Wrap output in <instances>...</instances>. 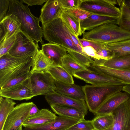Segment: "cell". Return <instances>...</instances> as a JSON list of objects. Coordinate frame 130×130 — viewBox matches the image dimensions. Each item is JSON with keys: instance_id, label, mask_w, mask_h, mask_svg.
<instances>
[{"instance_id": "cell-1", "label": "cell", "mask_w": 130, "mask_h": 130, "mask_svg": "<svg viewBox=\"0 0 130 130\" xmlns=\"http://www.w3.org/2000/svg\"><path fill=\"white\" fill-rule=\"evenodd\" d=\"M13 14L16 16L21 23V30L36 43L44 44L42 27L40 26L39 18L31 13L27 5L20 1L9 0V10L7 15Z\"/></svg>"}, {"instance_id": "cell-2", "label": "cell", "mask_w": 130, "mask_h": 130, "mask_svg": "<svg viewBox=\"0 0 130 130\" xmlns=\"http://www.w3.org/2000/svg\"><path fill=\"white\" fill-rule=\"evenodd\" d=\"M33 56L17 57L8 53L0 57V89L18 76L30 71Z\"/></svg>"}, {"instance_id": "cell-3", "label": "cell", "mask_w": 130, "mask_h": 130, "mask_svg": "<svg viewBox=\"0 0 130 130\" xmlns=\"http://www.w3.org/2000/svg\"><path fill=\"white\" fill-rule=\"evenodd\" d=\"M82 38L108 44L130 39V31L117 25L106 23L85 31Z\"/></svg>"}, {"instance_id": "cell-4", "label": "cell", "mask_w": 130, "mask_h": 130, "mask_svg": "<svg viewBox=\"0 0 130 130\" xmlns=\"http://www.w3.org/2000/svg\"><path fill=\"white\" fill-rule=\"evenodd\" d=\"M42 27L44 39L49 43L57 44L66 49H70L85 55L80 51L73 41L60 17L42 24Z\"/></svg>"}, {"instance_id": "cell-5", "label": "cell", "mask_w": 130, "mask_h": 130, "mask_svg": "<svg viewBox=\"0 0 130 130\" xmlns=\"http://www.w3.org/2000/svg\"><path fill=\"white\" fill-rule=\"evenodd\" d=\"M123 86L86 85L82 87L85 101L89 111L95 115L97 110L109 98L122 91Z\"/></svg>"}, {"instance_id": "cell-6", "label": "cell", "mask_w": 130, "mask_h": 130, "mask_svg": "<svg viewBox=\"0 0 130 130\" xmlns=\"http://www.w3.org/2000/svg\"><path fill=\"white\" fill-rule=\"evenodd\" d=\"M27 83L34 96L45 95L55 92V80L47 71L32 73Z\"/></svg>"}, {"instance_id": "cell-7", "label": "cell", "mask_w": 130, "mask_h": 130, "mask_svg": "<svg viewBox=\"0 0 130 130\" xmlns=\"http://www.w3.org/2000/svg\"><path fill=\"white\" fill-rule=\"evenodd\" d=\"M118 0H81L79 8L94 14L120 17V8L116 6Z\"/></svg>"}, {"instance_id": "cell-8", "label": "cell", "mask_w": 130, "mask_h": 130, "mask_svg": "<svg viewBox=\"0 0 130 130\" xmlns=\"http://www.w3.org/2000/svg\"><path fill=\"white\" fill-rule=\"evenodd\" d=\"M15 43L8 53L17 57L32 56L39 50L38 44L20 30L16 34Z\"/></svg>"}, {"instance_id": "cell-9", "label": "cell", "mask_w": 130, "mask_h": 130, "mask_svg": "<svg viewBox=\"0 0 130 130\" xmlns=\"http://www.w3.org/2000/svg\"><path fill=\"white\" fill-rule=\"evenodd\" d=\"M33 103V102H25L15 106L8 115L2 130H17L29 116Z\"/></svg>"}, {"instance_id": "cell-10", "label": "cell", "mask_w": 130, "mask_h": 130, "mask_svg": "<svg viewBox=\"0 0 130 130\" xmlns=\"http://www.w3.org/2000/svg\"><path fill=\"white\" fill-rule=\"evenodd\" d=\"M45 98L50 105H56L72 107L78 109L85 115L87 114L88 108L84 100L70 97L55 91L45 95Z\"/></svg>"}, {"instance_id": "cell-11", "label": "cell", "mask_w": 130, "mask_h": 130, "mask_svg": "<svg viewBox=\"0 0 130 130\" xmlns=\"http://www.w3.org/2000/svg\"><path fill=\"white\" fill-rule=\"evenodd\" d=\"M73 76L93 85H124L116 79L91 70L76 72Z\"/></svg>"}, {"instance_id": "cell-12", "label": "cell", "mask_w": 130, "mask_h": 130, "mask_svg": "<svg viewBox=\"0 0 130 130\" xmlns=\"http://www.w3.org/2000/svg\"><path fill=\"white\" fill-rule=\"evenodd\" d=\"M27 79L20 84L0 89V96L13 100H28L31 99L34 96L27 85Z\"/></svg>"}, {"instance_id": "cell-13", "label": "cell", "mask_w": 130, "mask_h": 130, "mask_svg": "<svg viewBox=\"0 0 130 130\" xmlns=\"http://www.w3.org/2000/svg\"><path fill=\"white\" fill-rule=\"evenodd\" d=\"M112 114L114 121L111 130H130V110L127 101L119 106Z\"/></svg>"}, {"instance_id": "cell-14", "label": "cell", "mask_w": 130, "mask_h": 130, "mask_svg": "<svg viewBox=\"0 0 130 130\" xmlns=\"http://www.w3.org/2000/svg\"><path fill=\"white\" fill-rule=\"evenodd\" d=\"M21 23L13 14L7 15L0 22V43L21 30Z\"/></svg>"}, {"instance_id": "cell-15", "label": "cell", "mask_w": 130, "mask_h": 130, "mask_svg": "<svg viewBox=\"0 0 130 130\" xmlns=\"http://www.w3.org/2000/svg\"><path fill=\"white\" fill-rule=\"evenodd\" d=\"M79 121L74 119L59 116L51 122L24 128L23 130H66Z\"/></svg>"}, {"instance_id": "cell-16", "label": "cell", "mask_w": 130, "mask_h": 130, "mask_svg": "<svg viewBox=\"0 0 130 130\" xmlns=\"http://www.w3.org/2000/svg\"><path fill=\"white\" fill-rule=\"evenodd\" d=\"M130 97L129 94L122 91L116 93L109 98L96 112L95 115L111 114L120 104Z\"/></svg>"}, {"instance_id": "cell-17", "label": "cell", "mask_w": 130, "mask_h": 130, "mask_svg": "<svg viewBox=\"0 0 130 130\" xmlns=\"http://www.w3.org/2000/svg\"><path fill=\"white\" fill-rule=\"evenodd\" d=\"M63 9L60 0H47L41 9L40 21L43 24L60 17Z\"/></svg>"}, {"instance_id": "cell-18", "label": "cell", "mask_w": 130, "mask_h": 130, "mask_svg": "<svg viewBox=\"0 0 130 130\" xmlns=\"http://www.w3.org/2000/svg\"><path fill=\"white\" fill-rule=\"evenodd\" d=\"M119 20L120 17L94 13L85 19L80 21V23L81 28L84 33L86 30L89 31L106 23H112L118 25Z\"/></svg>"}, {"instance_id": "cell-19", "label": "cell", "mask_w": 130, "mask_h": 130, "mask_svg": "<svg viewBox=\"0 0 130 130\" xmlns=\"http://www.w3.org/2000/svg\"><path fill=\"white\" fill-rule=\"evenodd\" d=\"M88 68L116 79L124 85H130V69L121 70L92 63Z\"/></svg>"}, {"instance_id": "cell-20", "label": "cell", "mask_w": 130, "mask_h": 130, "mask_svg": "<svg viewBox=\"0 0 130 130\" xmlns=\"http://www.w3.org/2000/svg\"><path fill=\"white\" fill-rule=\"evenodd\" d=\"M55 83L56 87L55 92L70 97L85 101V95L82 87L75 84L55 80Z\"/></svg>"}, {"instance_id": "cell-21", "label": "cell", "mask_w": 130, "mask_h": 130, "mask_svg": "<svg viewBox=\"0 0 130 130\" xmlns=\"http://www.w3.org/2000/svg\"><path fill=\"white\" fill-rule=\"evenodd\" d=\"M57 116L48 109H42L37 113L28 116L22 124L24 128L43 124L54 120Z\"/></svg>"}, {"instance_id": "cell-22", "label": "cell", "mask_w": 130, "mask_h": 130, "mask_svg": "<svg viewBox=\"0 0 130 130\" xmlns=\"http://www.w3.org/2000/svg\"><path fill=\"white\" fill-rule=\"evenodd\" d=\"M41 49L44 54L55 65L61 66L62 58L68 54L65 47L54 43L44 44L42 45Z\"/></svg>"}, {"instance_id": "cell-23", "label": "cell", "mask_w": 130, "mask_h": 130, "mask_svg": "<svg viewBox=\"0 0 130 130\" xmlns=\"http://www.w3.org/2000/svg\"><path fill=\"white\" fill-rule=\"evenodd\" d=\"M97 64L118 70L130 69V54L114 57Z\"/></svg>"}, {"instance_id": "cell-24", "label": "cell", "mask_w": 130, "mask_h": 130, "mask_svg": "<svg viewBox=\"0 0 130 130\" xmlns=\"http://www.w3.org/2000/svg\"><path fill=\"white\" fill-rule=\"evenodd\" d=\"M53 64V62L43 53L42 50H39L33 56L31 71L32 73L45 72Z\"/></svg>"}, {"instance_id": "cell-25", "label": "cell", "mask_w": 130, "mask_h": 130, "mask_svg": "<svg viewBox=\"0 0 130 130\" xmlns=\"http://www.w3.org/2000/svg\"><path fill=\"white\" fill-rule=\"evenodd\" d=\"M50 106L52 111L59 116L74 119L79 121L85 119L84 113L75 108L56 105Z\"/></svg>"}, {"instance_id": "cell-26", "label": "cell", "mask_w": 130, "mask_h": 130, "mask_svg": "<svg viewBox=\"0 0 130 130\" xmlns=\"http://www.w3.org/2000/svg\"><path fill=\"white\" fill-rule=\"evenodd\" d=\"M61 66L72 76H73L76 72L90 70L86 67L78 62L69 54H67L62 58Z\"/></svg>"}, {"instance_id": "cell-27", "label": "cell", "mask_w": 130, "mask_h": 130, "mask_svg": "<svg viewBox=\"0 0 130 130\" xmlns=\"http://www.w3.org/2000/svg\"><path fill=\"white\" fill-rule=\"evenodd\" d=\"M55 80L70 84H74L73 76L60 66L52 64L47 71Z\"/></svg>"}, {"instance_id": "cell-28", "label": "cell", "mask_w": 130, "mask_h": 130, "mask_svg": "<svg viewBox=\"0 0 130 130\" xmlns=\"http://www.w3.org/2000/svg\"><path fill=\"white\" fill-rule=\"evenodd\" d=\"M0 97V130H2L6 120L16 103L8 98Z\"/></svg>"}, {"instance_id": "cell-29", "label": "cell", "mask_w": 130, "mask_h": 130, "mask_svg": "<svg viewBox=\"0 0 130 130\" xmlns=\"http://www.w3.org/2000/svg\"><path fill=\"white\" fill-rule=\"evenodd\" d=\"M105 46L112 51L114 57L130 54V39L117 42L105 43Z\"/></svg>"}, {"instance_id": "cell-30", "label": "cell", "mask_w": 130, "mask_h": 130, "mask_svg": "<svg viewBox=\"0 0 130 130\" xmlns=\"http://www.w3.org/2000/svg\"><path fill=\"white\" fill-rule=\"evenodd\" d=\"M60 17L69 25L77 37H78L83 34V32L81 28L80 20L78 19L64 9L61 13Z\"/></svg>"}, {"instance_id": "cell-31", "label": "cell", "mask_w": 130, "mask_h": 130, "mask_svg": "<svg viewBox=\"0 0 130 130\" xmlns=\"http://www.w3.org/2000/svg\"><path fill=\"white\" fill-rule=\"evenodd\" d=\"M96 116L92 120L95 130H105L113 125L114 119L112 113Z\"/></svg>"}, {"instance_id": "cell-32", "label": "cell", "mask_w": 130, "mask_h": 130, "mask_svg": "<svg viewBox=\"0 0 130 130\" xmlns=\"http://www.w3.org/2000/svg\"><path fill=\"white\" fill-rule=\"evenodd\" d=\"M67 53L80 63L88 68L94 62L91 57L70 49H67Z\"/></svg>"}, {"instance_id": "cell-33", "label": "cell", "mask_w": 130, "mask_h": 130, "mask_svg": "<svg viewBox=\"0 0 130 130\" xmlns=\"http://www.w3.org/2000/svg\"><path fill=\"white\" fill-rule=\"evenodd\" d=\"M16 34L0 43V57L8 53L13 45L15 40Z\"/></svg>"}, {"instance_id": "cell-34", "label": "cell", "mask_w": 130, "mask_h": 130, "mask_svg": "<svg viewBox=\"0 0 130 130\" xmlns=\"http://www.w3.org/2000/svg\"><path fill=\"white\" fill-rule=\"evenodd\" d=\"M66 130H95L92 120L85 119L79 121Z\"/></svg>"}, {"instance_id": "cell-35", "label": "cell", "mask_w": 130, "mask_h": 130, "mask_svg": "<svg viewBox=\"0 0 130 130\" xmlns=\"http://www.w3.org/2000/svg\"><path fill=\"white\" fill-rule=\"evenodd\" d=\"M67 11L70 13L80 21L84 20L94 14L85 10L79 8H63Z\"/></svg>"}, {"instance_id": "cell-36", "label": "cell", "mask_w": 130, "mask_h": 130, "mask_svg": "<svg viewBox=\"0 0 130 130\" xmlns=\"http://www.w3.org/2000/svg\"><path fill=\"white\" fill-rule=\"evenodd\" d=\"M32 73L30 71L19 75L9 81L0 89L8 87L23 82L28 79Z\"/></svg>"}, {"instance_id": "cell-37", "label": "cell", "mask_w": 130, "mask_h": 130, "mask_svg": "<svg viewBox=\"0 0 130 130\" xmlns=\"http://www.w3.org/2000/svg\"><path fill=\"white\" fill-rule=\"evenodd\" d=\"M82 47L89 46L93 47L96 51H98L103 47L105 43H103L99 42L87 40L83 39H79Z\"/></svg>"}, {"instance_id": "cell-38", "label": "cell", "mask_w": 130, "mask_h": 130, "mask_svg": "<svg viewBox=\"0 0 130 130\" xmlns=\"http://www.w3.org/2000/svg\"><path fill=\"white\" fill-rule=\"evenodd\" d=\"M82 51L83 53L94 59L106 60L104 58L97 54L96 51L92 47L88 46L82 47Z\"/></svg>"}, {"instance_id": "cell-39", "label": "cell", "mask_w": 130, "mask_h": 130, "mask_svg": "<svg viewBox=\"0 0 130 130\" xmlns=\"http://www.w3.org/2000/svg\"><path fill=\"white\" fill-rule=\"evenodd\" d=\"M63 8L75 9L79 8L81 0H60Z\"/></svg>"}, {"instance_id": "cell-40", "label": "cell", "mask_w": 130, "mask_h": 130, "mask_svg": "<svg viewBox=\"0 0 130 130\" xmlns=\"http://www.w3.org/2000/svg\"><path fill=\"white\" fill-rule=\"evenodd\" d=\"M9 0H0V22L7 15Z\"/></svg>"}, {"instance_id": "cell-41", "label": "cell", "mask_w": 130, "mask_h": 130, "mask_svg": "<svg viewBox=\"0 0 130 130\" xmlns=\"http://www.w3.org/2000/svg\"><path fill=\"white\" fill-rule=\"evenodd\" d=\"M119 6L121 14L120 19H130V7L125 5L121 0Z\"/></svg>"}, {"instance_id": "cell-42", "label": "cell", "mask_w": 130, "mask_h": 130, "mask_svg": "<svg viewBox=\"0 0 130 130\" xmlns=\"http://www.w3.org/2000/svg\"><path fill=\"white\" fill-rule=\"evenodd\" d=\"M98 55L104 58L107 60L113 57L114 54L110 50L104 46L97 52Z\"/></svg>"}, {"instance_id": "cell-43", "label": "cell", "mask_w": 130, "mask_h": 130, "mask_svg": "<svg viewBox=\"0 0 130 130\" xmlns=\"http://www.w3.org/2000/svg\"><path fill=\"white\" fill-rule=\"evenodd\" d=\"M47 0H21L23 3H25L27 6H32L34 5H42L45 2H46Z\"/></svg>"}, {"instance_id": "cell-44", "label": "cell", "mask_w": 130, "mask_h": 130, "mask_svg": "<svg viewBox=\"0 0 130 130\" xmlns=\"http://www.w3.org/2000/svg\"><path fill=\"white\" fill-rule=\"evenodd\" d=\"M118 25L122 28L130 31V19H120Z\"/></svg>"}, {"instance_id": "cell-45", "label": "cell", "mask_w": 130, "mask_h": 130, "mask_svg": "<svg viewBox=\"0 0 130 130\" xmlns=\"http://www.w3.org/2000/svg\"><path fill=\"white\" fill-rule=\"evenodd\" d=\"M40 110L38 109L36 105L33 103L30 109L29 116L32 115L37 113L40 111Z\"/></svg>"}, {"instance_id": "cell-46", "label": "cell", "mask_w": 130, "mask_h": 130, "mask_svg": "<svg viewBox=\"0 0 130 130\" xmlns=\"http://www.w3.org/2000/svg\"><path fill=\"white\" fill-rule=\"evenodd\" d=\"M122 91L130 94V85H124L123 86Z\"/></svg>"}, {"instance_id": "cell-47", "label": "cell", "mask_w": 130, "mask_h": 130, "mask_svg": "<svg viewBox=\"0 0 130 130\" xmlns=\"http://www.w3.org/2000/svg\"><path fill=\"white\" fill-rule=\"evenodd\" d=\"M123 3L125 5L130 7V0H123Z\"/></svg>"}, {"instance_id": "cell-48", "label": "cell", "mask_w": 130, "mask_h": 130, "mask_svg": "<svg viewBox=\"0 0 130 130\" xmlns=\"http://www.w3.org/2000/svg\"><path fill=\"white\" fill-rule=\"evenodd\" d=\"M127 102L128 108L130 110V97L127 101Z\"/></svg>"}, {"instance_id": "cell-49", "label": "cell", "mask_w": 130, "mask_h": 130, "mask_svg": "<svg viewBox=\"0 0 130 130\" xmlns=\"http://www.w3.org/2000/svg\"><path fill=\"white\" fill-rule=\"evenodd\" d=\"M22 125H21V126H20L19 128L17 130H23L22 129Z\"/></svg>"}, {"instance_id": "cell-50", "label": "cell", "mask_w": 130, "mask_h": 130, "mask_svg": "<svg viewBox=\"0 0 130 130\" xmlns=\"http://www.w3.org/2000/svg\"><path fill=\"white\" fill-rule=\"evenodd\" d=\"M111 127H110V128H109L107 129H105V130H111Z\"/></svg>"}]
</instances>
